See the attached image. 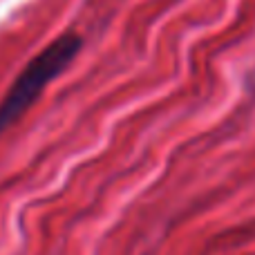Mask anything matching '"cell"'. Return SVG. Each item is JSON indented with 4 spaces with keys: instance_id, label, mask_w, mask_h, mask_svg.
Segmentation results:
<instances>
[{
    "instance_id": "6da1fadb",
    "label": "cell",
    "mask_w": 255,
    "mask_h": 255,
    "mask_svg": "<svg viewBox=\"0 0 255 255\" xmlns=\"http://www.w3.org/2000/svg\"><path fill=\"white\" fill-rule=\"evenodd\" d=\"M83 36L74 29L63 31L58 38L45 45L29 63L20 70L11 88L0 101V134L11 128L38 101L43 90L52 85L67 67L74 63L79 52L83 49Z\"/></svg>"
}]
</instances>
